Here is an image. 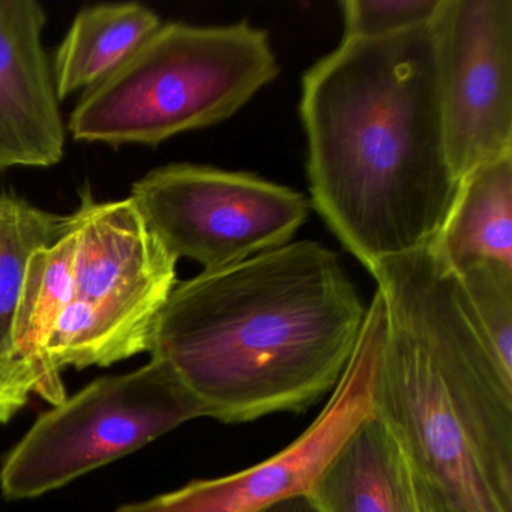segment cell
Segmentation results:
<instances>
[{
    "label": "cell",
    "instance_id": "cell-1",
    "mask_svg": "<svg viewBox=\"0 0 512 512\" xmlns=\"http://www.w3.org/2000/svg\"><path fill=\"white\" fill-rule=\"evenodd\" d=\"M310 205L370 272L431 244L458 181L449 166L430 25L349 40L302 77Z\"/></svg>",
    "mask_w": 512,
    "mask_h": 512
},
{
    "label": "cell",
    "instance_id": "cell-2",
    "mask_svg": "<svg viewBox=\"0 0 512 512\" xmlns=\"http://www.w3.org/2000/svg\"><path fill=\"white\" fill-rule=\"evenodd\" d=\"M367 308L334 251L290 242L178 281L152 337L208 418L302 413L334 392Z\"/></svg>",
    "mask_w": 512,
    "mask_h": 512
},
{
    "label": "cell",
    "instance_id": "cell-3",
    "mask_svg": "<svg viewBox=\"0 0 512 512\" xmlns=\"http://www.w3.org/2000/svg\"><path fill=\"white\" fill-rule=\"evenodd\" d=\"M370 274L386 305L373 412L451 512H512V376L431 245Z\"/></svg>",
    "mask_w": 512,
    "mask_h": 512
},
{
    "label": "cell",
    "instance_id": "cell-4",
    "mask_svg": "<svg viewBox=\"0 0 512 512\" xmlns=\"http://www.w3.org/2000/svg\"><path fill=\"white\" fill-rule=\"evenodd\" d=\"M280 74L268 32L161 23L103 82L83 92L68 119L73 139L158 146L221 124Z\"/></svg>",
    "mask_w": 512,
    "mask_h": 512
},
{
    "label": "cell",
    "instance_id": "cell-5",
    "mask_svg": "<svg viewBox=\"0 0 512 512\" xmlns=\"http://www.w3.org/2000/svg\"><path fill=\"white\" fill-rule=\"evenodd\" d=\"M74 299L47 343L58 371L107 367L151 350L158 316L176 286L178 259L152 232L131 197L97 202L80 194Z\"/></svg>",
    "mask_w": 512,
    "mask_h": 512
},
{
    "label": "cell",
    "instance_id": "cell-6",
    "mask_svg": "<svg viewBox=\"0 0 512 512\" xmlns=\"http://www.w3.org/2000/svg\"><path fill=\"white\" fill-rule=\"evenodd\" d=\"M206 416L202 401L160 358L103 377L37 419L0 470L7 499H32Z\"/></svg>",
    "mask_w": 512,
    "mask_h": 512
},
{
    "label": "cell",
    "instance_id": "cell-7",
    "mask_svg": "<svg viewBox=\"0 0 512 512\" xmlns=\"http://www.w3.org/2000/svg\"><path fill=\"white\" fill-rule=\"evenodd\" d=\"M130 197L167 251L203 271L290 244L311 208L292 188L187 163L151 170L134 182Z\"/></svg>",
    "mask_w": 512,
    "mask_h": 512
},
{
    "label": "cell",
    "instance_id": "cell-8",
    "mask_svg": "<svg viewBox=\"0 0 512 512\" xmlns=\"http://www.w3.org/2000/svg\"><path fill=\"white\" fill-rule=\"evenodd\" d=\"M455 178L512 155V0H442L430 23Z\"/></svg>",
    "mask_w": 512,
    "mask_h": 512
},
{
    "label": "cell",
    "instance_id": "cell-9",
    "mask_svg": "<svg viewBox=\"0 0 512 512\" xmlns=\"http://www.w3.org/2000/svg\"><path fill=\"white\" fill-rule=\"evenodd\" d=\"M386 337V305L376 290L352 359L313 424L274 457L223 478L194 481L116 512H256L280 497L310 490L329 458L373 413L374 383Z\"/></svg>",
    "mask_w": 512,
    "mask_h": 512
},
{
    "label": "cell",
    "instance_id": "cell-10",
    "mask_svg": "<svg viewBox=\"0 0 512 512\" xmlns=\"http://www.w3.org/2000/svg\"><path fill=\"white\" fill-rule=\"evenodd\" d=\"M47 13L35 0H0V170L49 169L67 128L44 47Z\"/></svg>",
    "mask_w": 512,
    "mask_h": 512
},
{
    "label": "cell",
    "instance_id": "cell-11",
    "mask_svg": "<svg viewBox=\"0 0 512 512\" xmlns=\"http://www.w3.org/2000/svg\"><path fill=\"white\" fill-rule=\"evenodd\" d=\"M308 493L322 512H419L412 469L374 412L341 443Z\"/></svg>",
    "mask_w": 512,
    "mask_h": 512
},
{
    "label": "cell",
    "instance_id": "cell-12",
    "mask_svg": "<svg viewBox=\"0 0 512 512\" xmlns=\"http://www.w3.org/2000/svg\"><path fill=\"white\" fill-rule=\"evenodd\" d=\"M430 245L452 274L482 262L512 268V155L482 164L460 179Z\"/></svg>",
    "mask_w": 512,
    "mask_h": 512
},
{
    "label": "cell",
    "instance_id": "cell-13",
    "mask_svg": "<svg viewBox=\"0 0 512 512\" xmlns=\"http://www.w3.org/2000/svg\"><path fill=\"white\" fill-rule=\"evenodd\" d=\"M160 26V16L136 2L83 8L53 56L59 100L103 82Z\"/></svg>",
    "mask_w": 512,
    "mask_h": 512
},
{
    "label": "cell",
    "instance_id": "cell-14",
    "mask_svg": "<svg viewBox=\"0 0 512 512\" xmlns=\"http://www.w3.org/2000/svg\"><path fill=\"white\" fill-rule=\"evenodd\" d=\"M76 248V235L70 230L52 247L35 251L26 268L14 316V355L28 362L34 371L35 394L53 406L62 403L67 392L62 373L47 356V343L59 317L74 299Z\"/></svg>",
    "mask_w": 512,
    "mask_h": 512
},
{
    "label": "cell",
    "instance_id": "cell-15",
    "mask_svg": "<svg viewBox=\"0 0 512 512\" xmlns=\"http://www.w3.org/2000/svg\"><path fill=\"white\" fill-rule=\"evenodd\" d=\"M70 230V214H53L25 197L0 193V355H14V316L29 260Z\"/></svg>",
    "mask_w": 512,
    "mask_h": 512
},
{
    "label": "cell",
    "instance_id": "cell-16",
    "mask_svg": "<svg viewBox=\"0 0 512 512\" xmlns=\"http://www.w3.org/2000/svg\"><path fill=\"white\" fill-rule=\"evenodd\" d=\"M454 275L491 352L500 367L512 374V268L482 262Z\"/></svg>",
    "mask_w": 512,
    "mask_h": 512
},
{
    "label": "cell",
    "instance_id": "cell-17",
    "mask_svg": "<svg viewBox=\"0 0 512 512\" xmlns=\"http://www.w3.org/2000/svg\"><path fill=\"white\" fill-rule=\"evenodd\" d=\"M442 0H346L341 2L344 38L380 40L424 28Z\"/></svg>",
    "mask_w": 512,
    "mask_h": 512
},
{
    "label": "cell",
    "instance_id": "cell-18",
    "mask_svg": "<svg viewBox=\"0 0 512 512\" xmlns=\"http://www.w3.org/2000/svg\"><path fill=\"white\" fill-rule=\"evenodd\" d=\"M35 389L37 379L28 362L16 355H0V424L13 419Z\"/></svg>",
    "mask_w": 512,
    "mask_h": 512
},
{
    "label": "cell",
    "instance_id": "cell-19",
    "mask_svg": "<svg viewBox=\"0 0 512 512\" xmlns=\"http://www.w3.org/2000/svg\"><path fill=\"white\" fill-rule=\"evenodd\" d=\"M256 512H322L316 500L313 499L308 491H299V493L289 494V496L280 497L275 502L263 506Z\"/></svg>",
    "mask_w": 512,
    "mask_h": 512
},
{
    "label": "cell",
    "instance_id": "cell-20",
    "mask_svg": "<svg viewBox=\"0 0 512 512\" xmlns=\"http://www.w3.org/2000/svg\"><path fill=\"white\" fill-rule=\"evenodd\" d=\"M413 485H415L416 502H418L419 512H451L448 506L443 502L442 497L427 484L422 481L412 470Z\"/></svg>",
    "mask_w": 512,
    "mask_h": 512
}]
</instances>
